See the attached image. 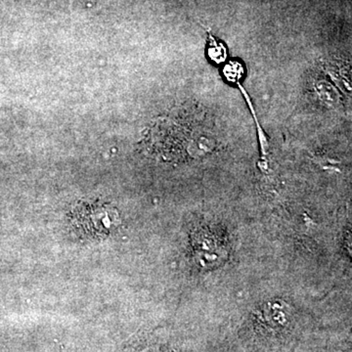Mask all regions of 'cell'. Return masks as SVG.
<instances>
[{"instance_id": "obj_1", "label": "cell", "mask_w": 352, "mask_h": 352, "mask_svg": "<svg viewBox=\"0 0 352 352\" xmlns=\"http://www.w3.org/2000/svg\"><path fill=\"white\" fill-rule=\"evenodd\" d=\"M120 214L108 204L82 201L74 208L72 224L83 237L102 239L120 226Z\"/></svg>"}]
</instances>
